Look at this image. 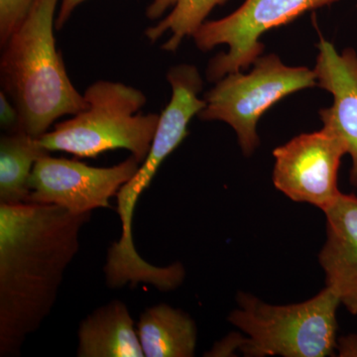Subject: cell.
Returning <instances> with one entry per match:
<instances>
[{
  "instance_id": "obj_6",
  "label": "cell",
  "mask_w": 357,
  "mask_h": 357,
  "mask_svg": "<svg viewBox=\"0 0 357 357\" xmlns=\"http://www.w3.org/2000/svg\"><path fill=\"white\" fill-rule=\"evenodd\" d=\"M167 79L172 89V96L166 109L160 114L158 126L146 159L116 195V211L121 222V238L110 245L109 255L115 261L126 264L140 258L134 245L133 215L142 192L149 187L157 171L169 155L187 137L188 126L195 115L206 107V100H199L203 79L192 65L171 68Z\"/></svg>"
},
{
  "instance_id": "obj_1",
  "label": "cell",
  "mask_w": 357,
  "mask_h": 357,
  "mask_svg": "<svg viewBox=\"0 0 357 357\" xmlns=\"http://www.w3.org/2000/svg\"><path fill=\"white\" fill-rule=\"evenodd\" d=\"M91 213L0 204V356H20L50 316Z\"/></svg>"
},
{
  "instance_id": "obj_10",
  "label": "cell",
  "mask_w": 357,
  "mask_h": 357,
  "mask_svg": "<svg viewBox=\"0 0 357 357\" xmlns=\"http://www.w3.org/2000/svg\"><path fill=\"white\" fill-rule=\"evenodd\" d=\"M314 73L321 88L333 96L332 107L319 112L324 128L342 137L351 155V183L357 187V54L347 49L338 54L325 39L318 45Z\"/></svg>"
},
{
  "instance_id": "obj_7",
  "label": "cell",
  "mask_w": 357,
  "mask_h": 357,
  "mask_svg": "<svg viewBox=\"0 0 357 357\" xmlns=\"http://www.w3.org/2000/svg\"><path fill=\"white\" fill-rule=\"evenodd\" d=\"M337 1L340 0H245L227 17L204 21L192 35L199 50L208 52L223 44L229 49L211 61L206 70L208 81H220L255 64L264 49L260 38L265 32Z\"/></svg>"
},
{
  "instance_id": "obj_14",
  "label": "cell",
  "mask_w": 357,
  "mask_h": 357,
  "mask_svg": "<svg viewBox=\"0 0 357 357\" xmlns=\"http://www.w3.org/2000/svg\"><path fill=\"white\" fill-rule=\"evenodd\" d=\"M39 138L22 130L2 134L0 138V204L26 203L33 167L49 154Z\"/></svg>"
},
{
  "instance_id": "obj_2",
  "label": "cell",
  "mask_w": 357,
  "mask_h": 357,
  "mask_svg": "<svg viewBox=\"0 0 357 357\" xmlns=\"http://www.w3.org/2000/svg\"><path fill=\"white\" fill-rule=\"evenodd\" d=\"M60 0H34L2 47V91L20 112V130L39 138L65 115L86 107L56 47L54 21Z\"/></svg>"
},
{
  "instance_id": "obj_12",
  "label": "cell",
  "mask_w": 357,
  "mask_h": 357,
  "mask_svg": "<svg viewBox=\"0 0 357 357\" xmlns=\"http://www.w3.org/2000/svg\"><path fill=\"white\" fill-rule=\"evenodd\" d=\"M77 356L144 357L137 328L119 300L98 307L81 321Z\"/></svg>"
},
{
  "instance_id": "obj_18",
  "label": "cell",
  "mask_w": 357,
  "mask_h": 357,
  "mask_svg": "<svg viewBox=\"0 0 357 357\" xmlns=\"http://www.w3.org/2000/svg\"><path fill=\"white\" fill-rule=\"evenodd\" d=\"M84 1L86 0H61L58 16L55 21L56 29H62L68 20H70V15L74 13L75 9Z\"/></svg>"
},
{
  "instance_id": "obj_15",
  "label": "cell",
  "mask_w": 357,
  "mask_h": 357,
  "mask_svg": "<svg viewBox=\"0 0 357 357\" xmlns=\"http://www.w3.org/2000/svg\"><path fill=\"white\" fill-rule=\"evenodd\" d=\"M227 0H152L146 9L148 20H157L170 10L163 20L145 31L151 42L158 41L169 33L170 37L162 45L167 52H175L187 37H192L215 6Z\"/></svg>"
},
{
  "instance_id": "obj_19",
  "label": "cell",
  "mask_w": 357,
  "mask_h": 357,
  "mask_svg": "<svg viewBox=\"0 0 357 357\" xmlns=\"http://www.w3.org/2000/svg\"><path fill=\"white\" fill-rule=\"evenodd\" d=\"M337 349L340 356H357V335L340 338Z\"/></svg>"
},
{
  "instance_id": "obj_11",
  "label": "cell",
  "mask_w": 357,
  "mask_h": 357,
  "mask_svg": "<svg viewBox=\"0 0 357 357\" xmlns=\"http://www.w3.org/2000/svg\"><path fill=\"white\" fill-rule=\"evenodd\" d=\"M324 213L326 241L319 260L326 287L337 294L347 311L357 314V197L342 192Z\"/></svg>"
},
{
  "instance_id": "obj_16",
  "label": "cell",
  "mask_w": 357,
  "mask_h": 357,
  "mask_svg": "<svg viewBox=\"0 0 357 357\" xmlns=\"http://www.w3.org/2000/svg\"><path fill=\"white\" fill-rule=\"evenodd\" d=\"M34 0H0V45H6L7 40L15 31L27 15Z\"/></svg>"
},
{
  "instance_id": "obj_4",
  "label": "cell",
  "mask_w": 357,
  "mask_h": 357,
  "mask_svg": "<svg viewBox=\"0 0 357 357\" xmlns=\"http://www.w3.org/2000/svg\"><path fill=\"white\" fill-rule=\"evenodd\" d=\"M229 321L248 335L239 349L249 356L326 357L337 347V294L326 287L300 304L274 306L241 293Z\"/></svg>"
},
{
  "instance_id": "obj_8",
  "label": "cell",
  "mask_w": 357,
  "mask_h": 357,
  "mask_svg": "<svg viewBox=\"0 0 357 357\" xmlns=\"http://www.w3.org/2000/svg\"><path fill=\"white\" fill-rule=\"evenodd\" d=\"M139 167L140 162L132 155L114 166L93 167L47 154L33 167L27 202L54 204L75 215L109 208L110 199Z\"/></svg>"
},
{
  "instance_id": "obj_5",
  "label": "cell",
  "mask_w": 357,
  "mask_h": 357,
  "mask_svg": "<svg viewBox=\"0 0 357 357\" xmlns=\"http://www.w3.org/2000/svg\"><path fill=\"white\" fill-rule=\"evenodd\" d=\"M249 74L227 75L204 96L202 121H220L236 131L243 154L249 156L259 145L256 126L275 103L289 95L318 84L314 70L289 67L278 56L259 57Z\"/></svg>"
},
{
  "instance_id": "obj_9",
  "label": "cell",
  "mask_w": 357,
  "mask_h": 357,
  "mask_svg": "<svg viewBox=\"0 0 357 357\" xmlns=\"http://www.w3.org/2000/svg\"><path fill=\"white\" fill-rule=\"evenodd\" d=\"M345 154L344 141L331 129L296 136L273 151L275 187L294 202L325 211L342 195L337 176Z\"/></svg>"
},
{
  "instance_id": "obj_3",
  "label": "cell",
  "mask_w": 357,
  "mask_h": 357,
  "mask_svg": "<svg viewBox=\"0 0 357 357\" xmlns=\"http://www.w3.org/2000/svg\"><path fill=\"white\" fill-rule=\"evenodd\" d=\"M84 98L86 105L82 112L40 136L42 147L79 158H95L110 150L126 149L142 163L160 117L141 112L146 96L119 82L98 81L86 89Z\"/></svg>"
},
{
  "instance_id": "obj_17",
  "label": "cell",
  "mask_w": 357,
  "mask_h": 357,
  "mask_svg": "<svg viewBox=\"0 0 357 357\" xmlns=\"http://www.w3.org/2000/svg\"><path fill=\"white\" fill-rule=\"evenodd\" d=\"M20 117L17 107L3 91H0V126L6 132L20 130Z\"/></svg>"
},
{
  "instance_id": "obj_13",
  "label": "cell",
  "mask_w": 357,
  "mask_h": 357,
  "mask_svg": "<svg viewBox=\"0 0 357 357\" xmlns=\"http://www.w3.org/2000/svg\"><path fill=\"white\" fill-rule=\"evenodd\" d=\"M137 333L145 357H192L198 331L194 319L170 305L148 307L140 314Z\"/></svg>"
}]
</instances>
